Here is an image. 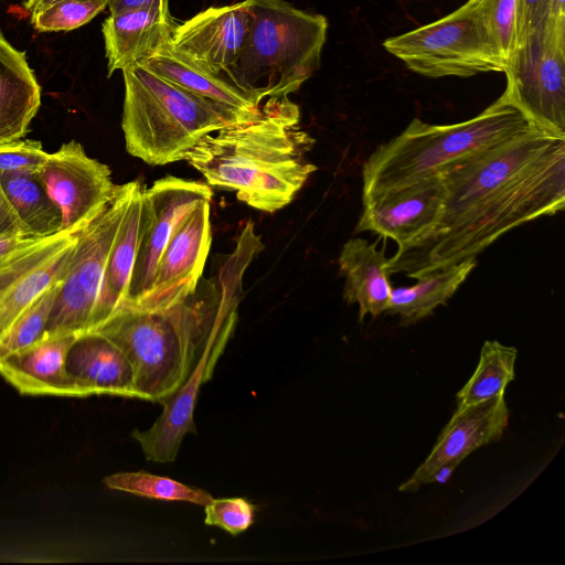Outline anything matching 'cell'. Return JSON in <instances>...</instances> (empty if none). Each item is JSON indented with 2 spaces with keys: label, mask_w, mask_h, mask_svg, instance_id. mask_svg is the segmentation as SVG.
Masks as SVG:
<instances>
[{
  "label": "cell",
  "mask_w": 565,
  "mask_h": 565,
  "mask_svg": "<svg viewBox=\"0 0 565 565\" xmlns=\"http://www.w3.org/2000/svg\"><path fill=\"white\" fill-rule=\"evenodd\" d=\"M158 0H110L108 3L109 12L115 13L132 8L142 7Z\"/></svg>",
  "instance_id": "obj_38"
},
{
  "label": "cell",
  "mask_w": 565,
  "mask_h": 565,
  "mask_svg": "<svg viewBox=\"0 0 565 565\" xmlns=\"http://www.w3.org/2000/svg\"><path fill=\"white\" fill-rule=\"evenodd\" d=\"M110 1V0H109Z\"/></svg>",
  "instance_id": "obj_40"
},
{
  "label": "cell",
  "mask_w": 565,
  "mask_h": 565,
  "mask_svg": "<svg viewBox=\"0 0 565 565\" xmlns=\"http://www.w3.org/2000/svg\"><path fill=\"white\" fill-rule=\"evenodd\" d=\"M509 420L504 394L487 402L455 412L441 430L426 460L412 477L403 482L399 491L414 492L427 484L430 475L446 463L459 465L477 448L498 441Z\"/></svg>",
  "instance_id": "obj_16"
},
{
  "label": "cell",
  "mask_w": 565,
  "mask_h": 565,
  "mask_svg": "<svg viewBox=\"0 0 565 565\" xmlns=\"http://www.w3.org/2000/svg\"><path fill=\"white\" fill-rule=\"evenodd\" d=\"M205 508L206 525L218 526L237 535L246 531L253 523L256 508L244 498L212 499Z\"/></svg>",
  "instance_id": "obj_32"
},
{
  "label": "cell",
  "mask_w": 565,
  "mask_h": 565,
  "mask_svg": "<svg viewBox=\"0 0 565 565\" xmlns=\"http://www.w3.org/2000/svg\"><path fill=\"white\" fill-rule=\"evenodd\" d=\"M175 25L168 0L109 13L102 26L108 76L170 43Z\"/></svg>",
  "instance_id": "obj_17"
},
{
  "label": "cell",
  "mask_w": 565,
  "mask_h": 565,
  "mask_svg": "<svg viewBox=\"0 0 565 565\" xmlns=\"http://www.w3.org/2000/svg\"><path fill=\"white\" fill-rule=\"evenodd\" d=\"M249 23L246 0L210 7L175 25L170 47L195 67L222 77L238 60Z\"/></svg>",
  "instance_id": "obj_14"
},
{
  "label": "cell",
  "mask_w": 565,
  "mask_h": 565,
  "mask_svg": "<svg viewBox=\"0 0 565 565\" xmlns=\"http://www.w3.org/2000/svg\"><path fill=\"white\" fill-rule=\"evenodd\" d=\"M445 198L431 230L388 258L390 274L420 278L476 258L499 237L565 206V135L536 128L438 172Z\"/></svg>",
  "instance_id": "obj_1"
},
{
  "label": "cell",
  "mask_w": 565,
  "mask_h": 565,
  "mask_svg": "<svg viewBox=\"0 0 565 565\" xmlns=\"http://www.w3.org/2000/svg\"><path fill=\"white\" fill-rule=\"evenodd\" d=\"M263 248L249 221L233 252L185 299L161 310L122 305L92 331L127 356L139 399L160 402L172 394L188 380L206 347L234 331L244 274Z\"/></svg>",
  "instance_id": "obj_2"
},
{
  "label": "cell",
  "mask_w": 565,
  "mask_h": 565,
  "mask_svg": "<svg viewBox=\"0 0 565 565\" xmlns=\"http://www.w3.org/2000/svg\"><path fill=\"white\" fill-rule=\"evenodd\" d=\"M138 182L130 181L117 185L114 196L106 206L76 231V242L45 334L82 335L93 330L107 258Z\"/></svg>",
  "instance_id": "obj_8"
},
{
  "label": "cell",
  "mask_w": 565,
  "mask_h": 565,
  "mask_svg": "<svg viewBox=\"0 0 565 565\" xmlns=\"http://www.w3.org/2000/svg\"><path fill=\"white\" fill-rule=\"evenodd\" d=\"M57 0H22L21 6L23 9L29 12L30 14H33L50 4L54 3Z\"/></svg>",
  "instance_id": "obj_39"
},
{
  "label": "cell",
  "mask_w": 565,
  "mask_h": 565,
  "mask_svg": "<svg viewBox=\"0 0 565 565\" xmlns=\"http://www.w3.org/2000/svg\"><path fill=\"white\" fill-rule=\"evenodd\" d=\"M63 248L0 294V337L44 291L63 279L73 246Z\"/></svg>",
  "instance_id": "obj_27"
},
{
  "label": "cell",
  "mask_w": 565,
  "mask_h": 565,
  "mask_svg": "<svg viewBox=\"0 0 565 565\" xmlns=\"http://www.w3.org/2000/svg\"><path fill=\"white\" fill-rule=\"evenodd\" d=\"M109 0H57L31 14V23L39 32L77 29L108 7Z\"/></svg>",
  "instance_id": "obj_30"
},
{
  "label": "cell",
  "mask_w": 565,
  "mask_h": 565,
  "mask_svg": "<svg viewBox=\"0 0 565 565\" xmlns=\"http://www.w3.org/2000/svg\"><path fill=\"white\" fill-rule=\"evenodd\" d=\"M141 191L142 188L138 182L111 245L95 308L92 331L113 316L126 299L141 230Z\"/></svg>",
  "instance_id": "obj_22"
},
{
  "label": "cell",
  "mask_w": 565,
  "mask_h": 565,
  "mask_svg": "<svg viewBox=\"0 0 565 565\" xmlns=\"http://www.w3.org/2000/svg\"><path fill=\"white\" fill-rule=\"evenodd\" d=\"M511 99L539 127L565 135V18L547 14L507 64Z\"/></svg>",
  "instance_id": "obj_9"
},
{
  "label": "cell",
  "mask_w": 565,
  "mask_h": 565,
  "mask_svg": "<svg viewBox=\"0 0 565 565\" xmlns=\"http://www.w3.org/2000/svg\"><path fill=\"white\" fill-rule=\"evenodd\" d=\"M547 4L548 0H520L518 44L546 15Z\"/></svg>",
  "instance_id": "obj_34"
},
{
  "label": "cell",
  "mask_w": 565,
  "mask_h": 565,
  "mask_svg": "<svg viewBox=\"0 0 565 565\" xmlns=\"http://www.w3.org/2000/svg\"><path fill=\"white\" fill-rule=\"evenodd\" d=\"M315 139L288 97L263 100L250 115L204 136L185 156L209 185L233 190L248 206L273 213L289 204L317 167Z\"/></svg>",
  "instance_id": "obj_3"
},
{
  "label": "cell",
  "mask_w": 565,
  "mask_h": 565,
  "mask_svg": "<svg viewBox=\"0 0 565 565\" xmlns=\"http://www.w3.org/2000/svg\"><path fill=\"white\" fill-rule=\"evenodd\" d=\"M212 195L207 183L173 175H167L142 189L141 230L122 305L136 307L149 294L160 256L177 223L198 202L211 201Z\"/></svg>",
  "instance_id": "obj_10"
},
{
  "label": "cell",
  "mask_w": 565,
  "mask_h": 565,
  "mask_svg": "<svg viewBox=\"0 0 565 565\" xmlns=\"http://www.w3.org/2000/svg\"><path fill=\"white\" fill-rule=\"evenodd\" d=\"M104 483L113 490L163 501H184L205 505L213 499L211 493L203 489L181 483L168 477L152 475L145 470L117 472L107 476Z\"/></svg>",
  "instance_id": "obj_28"
},
{
  "label": "cell",
  "mask_w": 565,
  "mask_h": 565,
  "mask_svg": "<svg viewBox=\"0 0 565 565\" xmlns=\"http://www.w3.org/2000/svg\"><path fill=\"white\" fill-rule=\"evenodd\" d=\"M516 355L514 347L495 340L486 341L475 373L457 394L456 412L504 394L507 385L514 379Z\"/></svg>",
  "instance_id": "obj_26"
},
{
  "label": "cell",
  "mask_w": 565,
  "mask_h": 565,
  "mask_svg": "<svg viewBox=\"0 0 565 565\" xmlns=\"http://www.w3.org/2000/svg\"><path fill=\"white\" fill-rule=\"evenodd\" d=\"M3 191L29 236L62 232V214L36 173L0 175Z\"/></svg>",
  "instance_id": "obj_25"
},
{
  "label": "cell",
  "mask_w": 565,
  "mask_h": 565,
  "mask_svg": "<svg viewBox=\"0 0 565 565\" xmlns=\"http://www.w3.org/2000/svg\"><path fill=\"white\" fill-rule=\"evenodd\" d=\"M38 239L39 237L24 235H0V257Z\"/></svg>",
  "instance_id": "obj_36"
},
{
  "label": "cell",
  "mask_w": 565,
  "mask_h": 565,
  "mask_svg": "<svg viewBox=\"0 0 565 565\" xmlns=\"http://www.w3.org/2000/svg\"><path fill=\"white\" fill-rule=\"evenodd\" d=\"M139 63L182 88L241 115L253 114L262 103L225 78L186 62L172 51L170 43Z\"/></svg>",
  "instance_id": "obj_23"
},
{
  "label": "cell",
  "mask_w": 565,
  "mask_h": 565,
  "mask_svg": "<svg viewBox=\"0 0 565 565\" xmlns=\"http://www.w3.org/2000/svg\"><path fill=\"white\" fill-rule=\"evenodd\" d=\"M62 214V231L74 233L94 218L117 189L109 167L89 157L83 146L64 142L36 173Z\"/></svg>",
  "instance_id": "obj_11"
},
{
  "label": "cell",
  "mask_w": 565,
  "mask_h": 565,
  "mask_svg": "<svg viewBox=\"0 0 565 565\" xmlns=\"http://www.w3.org/2000/svg\"><path fill=\"white\" fill-rule=\"evenodd\" d=\"M476 266V258H468L417 278L413 286L393 288L386 313L399 316L403 327L417 323L446 305Z\"/></svg>",
  "instance_id": "obj_24"
},
{
  "label": "cell",
  "mask_w": 565,
  "mask_h": 565,
  "mask_svg": "<svg viewBox=\"0 0 565 565\" xmlns=\"http://www.w3.org/2000/svg\"><path fill=\"white\" fill-rule=\"evenodd\" d=\"M445 188L439 173L362 196L363 211L354 233L370 231L391 238L401 250L437 223Z\"/></svg>",
  "instance_id": "obj_12"
},
{
  "label": "cell",
  "mask_w": 565,
  "mask_h": 565,
  "mask_svg": "<svg viewBox=\"0 0 565 565\" xmlns=\"http://www.w3.org/2000/svg\"><path fill=\"white\" fill-rule=\"evenodd\" d=\"M66 370L79 397L108 394L139 398L129 360L115 343L97 332L76 339L67 354Z\"/></svg>",
  "instance_id": "obj_19"
},
{
  "label": "cell",
  "mask_w": 565,
  "mask_h": 565,
  "mask_svg": "<svg viewBox=\"0 0 565 565\" xmlns=\"http://www.w3.org/2000/svg\"><path fill=\"white\" fill-rule=\"evenodd\" d=\"M479 2L507 67L518 45L520 0H479Z\"/></svg>",
  "instance_id": "obj_31"
},
{
  "label": "cell",
  "mask_w": 565,
  "mask_h": 565,
  "mask_svg": "<svg viewBox=\"0 0 565 565\" xmlns=\"http://www.w3.org/2000/svg\"><path fill=\"white\" fill-rule=\"evenodd\" d=\"M57 280L24 310L0 337V362L40 341L46 331L52 308L61 288Z\"/></svg>",
  "instance_id": "obj_29"
},
{
  "label": "cell",
  "mask_w": 565,
  "mask_h": 565,
  "mask_svg": "<svg viewBox=\"0 0 565 565\" xmlns=\"http://www.w3.org/2000/svg\"><path fill=\"white\" fill-rule=\"evenodd\" d=\"M41 105V88L25 53L0 31V145L22 139Z\"/></svg>",
  "instance_id": "obj_21"
},
{
  "label": "cell",
  "mask_w": 565,
  "mask_h": 565,
  "mask_svg": "<svg viewBox=\"0 0 565 565\" xmlns=\"http://www.w3.org/2000/svg\"><path fill=\"white\" fill-rule=\"evenodd\" d=\"M121 72L126 150L148 164L184 160L204 136L248 116L195 95L140 63Z\"/></svg>",
  "instance_id": "obj_5"
},
{
  "label": "cell",
  "mask_w": 565,
  "mask_h": 565,
  "mask_svg": "<svg viewBox=\"0 0 565 565\" xmlns=\"http://www.w3.org/2000/svg\"><path fill=\"white\" fill-rule=\"evenodd\" d=\"M249 30L236 63L222 77L257 102L288 97L320 66L328 20L286 0H246Z\"/></svg>",
  "instance_id": "obj_6"
},
{
  "label": "cell",
  "mask_w": 565,
  "mask_h": 565,
  "mask_svg": "<svg viewBox=\"0 0 565 565\" xmlns=\"http://www.w3.org/2000/svg\"><path fill=\"white\" fill-rule=\"evenodd\" d=\"M47 156L39 140L19 139L0 145V175L38 173Z\"/></svg>",
  "instance_id": "obj_33"
},
{
  "label": "cell",
  "mask_w": 565,
  "mask_h": 565,
  "mask_svg": "<svg viewBox=\"0 0 565 565\" xmlns=\"http://www.w3.org/2000/svg\"><path fill=\"white\" fill-rule=\"evenodd\" d=\"M457 463H446L435 470L427 480L428 483H446L452 476L455 469L457 468Z\"/></svg>",
  "instance_id": "obj_37"
},
{
  "label": "cell",
  "mask_w": 565,
  "mask_h": 565,
  "mask_svg": "<svg viewBox=\"0 0 565 565\" xmlns=\"http://www.w3.org/2000/svg\"><path fill=\"white\" fill-rule=\"evenodd\" d=\"M78 337L44 334L34 344L3 359L0 375L21 394L79 397L66 370L67 354Z\"/></svg>",
  "instance_id": "obj_18"
},
{
  "label": "cell",
  "mask_w": 565,
  "mask_h": 565,
  "mask_svg": "<svg viewBox=\"0 0 565 565\" xmlns=\"http://www.w3.org/2000/svg\"><path fill=\"white\" fill-rule=\"evenodd\" d=\"M338 264L339 275L344 278L343 300L358 303L359 321L363 322L366 315L375 318L386 312L393 287L384 248L353 237L343 245Z\"/></svg>",
  "instance_id": "obj_20"
},
{
  "label": "cell",
  "mask_w": 565,
  "mask_h": 565,
  "mask_svg": "<svg viewBox=\"0 0 565 565\" xmlns=\"http://www.w3.org/2000/svg\"><path fill=\"white\" fill-rule=\"evenodd\" d=\"M383 46L412 72L428 78L505 71L479 0H468L435 22L388 38Z\"/></svg>",
  "instance_id": "obj_7"
},
{
  "label": "cell",
  "mask_w": 565,
  "mask_h": 565,
  "mask_svg": "<svg viewBox=\"0 0 565 565\" xmlns=\"http://www.w3.org/2000/svg\"><path fill=\"white\" fill-rule=\"evenodd\" d=\"M536 128L541 127L505 90L479 115L462 122L431 125L414 118L364 162L362 196L436 174L458 159Z\"/></svg>",
  "instance_id": "obj_4"
},
{
  "label": "cell",
  "mask_w": 565,
  "mask_h": 565,
  "mask_svg": "<svg viewBox=\"0 0 565 565\" xmlns=\"http://www.w3.org/2000/svg\"><path fill=\"white\" fill-rule=\"evenodd\" d=\"M210 202H198L177 223L160 256L151 290L135 308L166 309L194 292L211 246Z\"/></svg>",
  "instance_id": "obj_13"
},
{
  "label": "cell",
  "mask_w": 565,
  "mask_h": 565,
  "mask_svg": "<svg viewBox=\"0 0 565 565\" xmlns=\"http://www.w3.org/2000/svg\"><path fill=\"white\" fill-rule=\"evenodd\" d=\"M0 235L29 236L10 204L0 182ZM33 237V236H32Z\"/></svg>",
  "instance_id": "obj_35"
},
{
  "label": "cell",
  "mask_w": 565,
  "mask_h": 565,
  "mask_svg": "<svg viewBox=\"0 0 565 565\" xmlns=\"http://www.w3.org/2000/svg\"><path fill=\"white\" fill-rule=\"evenodd\" d=\"M232 333L223 334L206 347L188 380L159 402L163 409L150 428L132 431V437L140 444L147 460L174 461L183 437L189 433H196L193 415L200 387L212 377Z\"/></svg>",
  "instance_id": "obj_15"
}]
</instances>
